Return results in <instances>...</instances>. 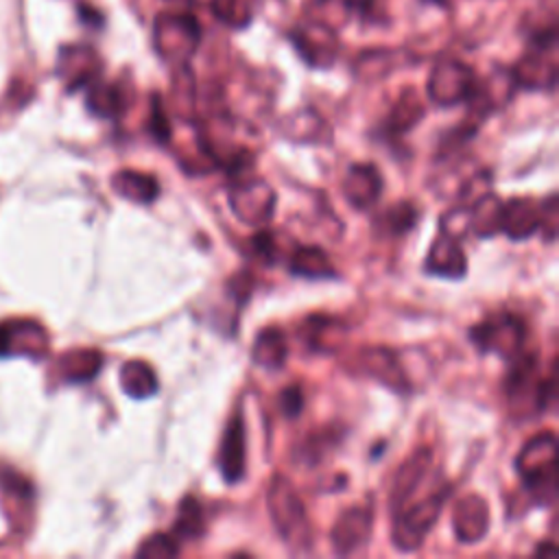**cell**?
<instances>
[{
    "label": "cell",
    "mask_w": 559,
    "mask_h": 559,
    "mask_svg": "<svg viewBox=\"0 0 559 559\" xmlns=\"http://www.w3.org/2000/svg\"><path fill=\"white\" fill-rule=\"evenodd\" d=\"M524 489L542 504H552L557 493V439L552 430L535 435L515 459Z\"/></svg>",
    "instance_id": "1"
},
{
    "label": "cell",
    "mask_w": 559,
    "mask_h": 559,
    "mask_svg": "<svg viewBox=\"0 0 559 559\" xmlns=\"http://www.w3.org/2000/svg\"><path fill=\"white\" fill-rule=\"evenodd\" d=\"M266 504L271 520L277 533L284 537V542L290 544L293 548H306L310 544L312 531L308 524L306 509L288 478L280 474L273 476L266 493Z\"/></svg>",
    "instance_id": "2"
},
{
    "label": "cell",
    "mask_w": 559,
    "mask_h": 559,
    "mask_svg": "<svg viewBox=\"0 0 559 559\" xmlns=\"http://www.w3.org/2000/svg\"><path fill=\"white\" fill-rule=\"evenodd\" d=\"M201 41V26L190 13H159L153 26L157 55L170 63H186Z\"/></svg>",
    "instance_id": "3"
},
{
    "label": "cell",
    "mask_w": 559,
    "mask_h": 559,
    "mask_svg": "<svg viewBox=\"0 0 559 559\" xmlns=\"http://www.w3.org/2000/svg\"><path fill=\"white\" fill-rule=\"evenodd\" d=\"M524 323L513 314H498L469 330V338L480 352H493L502 358H515L524 347Z\"/></svg>",
    "instance_id": "4"
},
{
    "label": "cell",
    "mask_w": 559,
    "mask_h": 559,
    "mask_svg": "<svg viewBox=\"0 0 559 559\" xmlns=\"http://www.w3.org/2000/svg\"><path fill=\"white\" fill-rule=\"evenodd\" d=\"M448 496V489L441 493H430L428 498H424L421 502H417L415 507L404 509L393 526V544L400 550H415L417 546H421L424 537L430 533L432 524L437 522L439 513H441V504Z\"/></svg>",
    "instance_id": "5"
},
{
    "label": "cell",
    "mask_w": 559,
    "mask_h": 559,
    "mask_svg": "<svg viewBox=\"0 0 559 559\" xmlns=\"http://www.w3.org/2000/svg\"><path fill=\"white\" fill-rule=\"evenodd\" d=\"M474 90L476 81L472 68L456 59L437 63L428 79V96L441 107H452L456 103L469 100Z\"/></svg>",
    "instance_id": "6"
},
{
    "label": "cell",
    "mask_w": 559,
    "mask_h": 559,
    "mask_svg": "<svg viewBox=\"0 0 559 559\" xmlns=\"http://www.w3.org/2000/svg\"><path fill=\"white\" fill-rule=\"evenodd\" d=\"M299 57L312 68H328L336 61L338 39L336 33L319 22L299 24L288 33Z\"/></svg>",
    "instance_id": "7"
},
{
    "label": "cell",
    "mask_w": 559,
    "mask_h": 559,
    "mask_svg": "<svg viewBox=\"0 0 559 559\" xmlns=\"http://www.w3.org/2000/svg\"><path fill=\"white\" fill-rule=\"evenodd\" d=\"M48 352L46 330L31 319H9L0 323V356L41 358Z\"/></svg>",
    "instance_id": "8"
},
{
    "label": "cell",
    "mask_w": 559,
    "mask_h": 559,
    "mask_svg": "<svg viewBox=\"0 0 559 559\" xmlns=\"http://www.w3.org/2000/svg\"><path fill=\"white\" fill-rule=\"evenodd\" d=\"M100 57L92 46L85 44H70L61 46L59 61H57V74L63 79L68 92L87 87L100 76Z\"/></svg>",
    "instance_id": "9"
},
{
    "label": "cell",
    "mask_w": 559,
    "mask_h": 559,
    "mask_svg": "<svg viewBox=\"0 0 559 559\" xmlns=\"http://www.w3.org/2000/svg\"><path fill=\"white\" fill-rule=\"evenodd\" d=\"M273 203H275L273 190L269 188V183H264L260 179L240 183L229 194V205H231L234 214L240 221L251 223V225H260V223L269 221L273 214Z\"/></svg>",
    "instance_id": "10"
},
{
    "label": "cell",
    "mask_w": 559,
    "mask_h": 559,
    "mask_svg": "<svg viewBox=\"0 0 559 559\" xmlns=\"http://www.w3.org/2000/svg\"><path fill=\"white\" fill-rule=\"evenodd\" d=\"M373 528V509L371 507H352L343 511L332 528V546L338 555L358 550L371 535Z\"/></svg>",
    "instance_id": "11"
},
{
    "label": "cell",
    "mask_w": 559,
    "mask_h": 559,
    "mask_svg": "<svg viewBox=\"0 0 559 559\" xmlns=\"http://www.w3.org/2000/svg\"><path fill=\"white\" fill-rule=\"evenodd\" d=\"M511 79L524 90H552L557 81V63L552 50H533L524 55L513 68Z\"/></svg>",
    "instance_id": "12"
},
{
    "label": "cell",
    "mask_w": 559,
    "mask_h": 559,
    "mask_svg": "<svg viewBox=\"0 0 559 559\" xmlns=\"http://www.w3.org/2000/svg\"><path fill=\"white\" fill-rule=\"evenodd\" d=\"M452 522H454V535L459 542L474 544V542L483 539L487 533V526H489L487 502L476 493L463 496L454 504Z\"/></svg>",
    "instance_id": "13"
},
{
    "label": "cell",
    "mask_w": 559,
    "mask_h": 559,
    "mask_svg": "<svg viewBox=\"0 0 559 559\" xmlns=\"http://www.w3.org/2000/svg\"><path fill=\"white\" fill-rule=\"evenodd\" d=\"M343 192L345 199L356 210L371 207L382 192V177L373 164H354L349 166L345 179H343Z\"/></svg>",
    "instance_id": "14"
},
{
    "label": "cell",
    "mask_w": 559,
    "mask_h": 559,
    "mask_svg": "<svg viewBox=\"0 0 559 559\" xmlns=\"http://www.w3.org/2000/svg\"><path fill=\"white\" fill-rule=\"evenodd\" d=\"M539 229V205L533 199H509L500 207V231L513 240L533 236Z\"/></svg>",
    "instance_id": "15"
},
{
    "label": "cell",
    "mask_w": 559,
    "mask_h": 559,
    "mask_svg": "<svg viewBox=\"0 0 559 559\" xmlns=\"http://www.w3.org/2000/svg\"><path fill=\"white\" fill-rule=\"evenodd\" d=\"M426 269L439 277H450V280L463 277L467 271V262H465V253L459 245V238L441 234L428 251Z\"/></svg>",
    "instance_id": "16"
},
{
    "label": "cell",
    "mask_w": 559,
    "mask_h": 559,
    "mask_svg": "<svg viewBox=\"0 0 559 559\" xmlns=\"http://www.w3.org/2000/svg\"><path fill=\"white\" fill-rule=\"evenodd\" d=\"M218 465L223 478L227 483H236L242 478L245 472V426L242 419L236 415L225 428L223 443L218 450Z\"/></svg>",
    "instance_id": "17"
},
{
    "label": "cell",
    "mask_w": 559,
    "mask_h": 559,
    "mask_svg": "<svg viewBox=\"0 0 559 559\" xmlns=\"http://www.w3.org/2000/svg\"><path fill=\"white\" fill-rule=\"evenodd\" d=\"M85 105L98 118H107V120L120 118L122 111L127 109V94L122 83H107L96 79L94 83L87 85Z\"/></svg>",
    "instance_id": "18"
},
{
    "label": "cell",
    "mask_w": 559,
    "mask_h": 559,
    "mask_svg": "<svg viewBox=\"0 0 559 559\" xmlns=\"http://www.w3.org/2000/svg\"><path fill=\"white\" fill-rule=\"evenodd\" d=\"M432 454L428 448L417 450L397 472L395 483H393V491H391V504L395 511L402 509V504L413 496V491L417 489V485L421 483L426 469L430 467Z\"/></svg>",
    "instance_id": "19"
},
{
    "label": "cell",
    "mask_w": 559,
    "mask_h": 559,
    "mask_svg": "<svg viewBox=\"0 0 559 559\" xmlns=\"http://www.w3.org/2000/svg\"><path fill=\"white\" fill-rule=\"evenodd\" d=\"M304 338H306V345L312 349V352H323V354H330L334 352L336 347H341V343L345 341V325L336 319H328V317H310L306 321V328H304Z\"/></svg>",
    "instance_id": "20"
},
{
    "label": "cell",
    "mask_w": 559,
    "mask_h": 559,
    "mask_svg": "<svg viewBox=\"0 0 559 559\" xmlns=\"http://www.w3.org/2000/svg\"><path fill=\"white\" fill-rule=\"evenodd\" d=\"M111 186L120 197L133 203H151L159 194L157 179L138 170H118L111 179Z\"/></svg>",
    "instance_id": "21"
},
{
    "label": "cell",
    "mask_w": 559,
    "mask_h": 559,
    "mask_svg": "<svg viewBox=\"0 0 559 559\" xmlns=\"http://www.w3.org/2000/svg\"><path fill=\"white\" fill-rule=\"evenodd\" d=\"M103 365V354L98 349H74L59 358V373L66 382H87Z\"/></svg>",
    "instance_id": "22"
},
{
    "label": "cell",
    "mask_w": 559,
    "mask_h": 559,
    "mask_svg": "<svg viewBox=\"0 0 559 559\" xmlns=\"http://www.w3.org/2000/svg\"><path fill=\"white\" fill-rule=\"evenodd\" d=\"M362 367L369 376L378 378L380 382H384L386 386L402 391L406 389V380L404 373L400 371L395 356L389 349H371L362 354Z\"/></svg>",
    "instance_id": "23"
},
{
    "label": "cell",
    "mask_w": 559,
    "mask_h": 559,
    "mask_svg": "<svg viewBox=\"0 0 559 559\" xmlns=\"http://www.w3.org/2000/svg\"><path fill=\"white\" fill-rule=\"evenodd\" d=\"M290 273L299 277H332L334 269L330 258L319 247H297L290 255Z\"/></svg>",
    "instance_id": "24"
},
{
    "label": "cell",
    "mask_w": 559,
    "mask_h": 559,
    "mask_svg": "<svg viewBox=\"0 0 559 559\" xmlns=\"http://www.w3.org/2000/svg\"><path fill=\"white\" fill-rule=\"evenodd\" d=\"M288 347L282 330H262L253 343V360L266 369H280L286 362Z\"/></svg>",
    "instance_id": "25"
},
{
    "label": "cell",
    "mask_w": 559,
    "mask_h": 559,
    "mask_svg": "<svg viewBox=\"0 0 559 559\" xmlns=\"http://www.w3.org/2000/svg\"><path fill=\"white\" fill-rule=\"evenodd\" d=\"M120 384L127 395L144 400L157 391V376L146 362L131 360L120 369Z\"/></svg>",
    "instance_id": "26"
},
{
    "label": "cell",
    "mask_w": 559,
    "mask_h": 559,
    "mask_svg": "<svg viewBox=\"0 0 559 559\" xmlns=\"http://www.w3.org/2000/svg\"><path fill=\"white\" fill-rule=\"evenodd\" d=\"M262 0H212L210 9L229 28H247L258 15Z\"/></svg>",
    "instance_id": "27"
},
{
    "label": "cell",
    "mask_w": 559,
    "mask_h": 559,
    "mask_svg": "<svg viewBox=\"0 0 559 559\" xmlns=\"http://www.w3.org/2000/svg\"><path fill=\"white\" fill-rule=\"evenodd\" d=\"M205 533V515H203V507L201 502L194 498V496H186L181 502H179V509H177V518H175V524H173V535L177 539L181 537H201Z\"/></svg>",
    "instance_id": "28"
},
{
    "label": "cell",
    "mask_w": 559,
    "mask_h": 559,
    "mask_svg": "<svg viewBox=\"0 0 559 559\" xmlns=\"http://www.w3.org/2000/svg\"><path fill=\"white\" fill-rule=\"evenodd\" d=\"M424 116V105L417 98L415 90H406L400 100L395 103V107L389 114V129L395 133H404L411 127H415V122Z\"/></svg>",
    "instance_id": "29"
},
{
    "label": "cell",
    "mask_w": 559,
    "mask_h": 559,
    "mask_svg": "<svg viewBox=\"0 0 559 559\" xmlns=\"http://www.w3.org/2000/svg\"><path fill=\"white\" fill-rule=\"evenodd\" d=\"M417 218H419V210H417L411 201H402V203L391 205V207L382 214L380 223H382V227H386L389 234L400 236V234L411 231V229L415 227Z\"/></svg>",
    "instance_id": "30"
},
{
    "label": "cell",
    "mask_w": 559,
    "mask_h": 559,
    "mask_svg": "<svg viewBox=\"0 0 559 559\" xmlns=\"http://www.w3.org/2000/svg\"><path fill=\"white\" fill-rule=\"evenodd\" d=\"M138 557L146 559H164L179 555V539L170 533H155L142 542V546L135 552Z\"/></svg>",
    "instance_id": "31"
},
{
    "label": "cell",
    "mask_w": 559,
    "mask_h": 559,
    "mask_svg": "<svg viewBox=\"0 0 559 559\" xmlns=\"http://www.w3.org/2000/svg\"><path fill=\"white\" fill-rule=\"evenodd\" d=\"M148 129L153 133L155 140L159 142H166L170 138V124H168V118H166V111H164V103L159 98V94H153L151 96V118H148Z\"/></svg>",
    "instance_id": "32"
},
{
    "label": "cell",
    "mask_w": 559,
    "mask_h": 559,
    "mask_svg": "<svg viewBox=\"0 0 559 559\" xmlns=\"http://www.w3.org/2000/svg\"><path fill=\"white\" fill-rule=\"evenodd\" d=\"M280 408L286 417H297L304 408V393L299 386H288L280 393Z\"/></svg>",
    "instance_id": "33"
},
{
    "label": "cell",
    "mask_w": 559,
    "mask_h": 559,
    "mask_svg": "<svg viewBox=\"0 0 559 559\" xmlns=\"http://www.w3.org/2000/svg\"><path fill=\"white\" fill-rule=\"evenodd\" d=\"M251 245H253L255 253H258L266 264H271V262L275 260V238H273L271 231L260 229V231L251 238Z\"/></svg>",
    "instance_id": "34"
},
{
    "label": "cell",
    "mask_w": 559,
    "mask_h": 559,
    "mask_svg": "<svg viewBox=\"0 0 559 559\" xmlns=\"http://www.w3.org/2000/svg\"><path fill=\"white\" fill-rule=\"evenodd\" d=\"M79 15H81V20H83L85 24H90V26H94V28H100V24H103V15H100L96 9H92V7L81 4V7H79Z\"/></svg>",
    "instance_id": "35"
},
{
    "label": "cell",
    "mask_w": 559,
    "mask_h": 559,
    "mask_svg": "<svg viewBox=\"0 0 559 559\" xmlns=\"http://www.w3.org/2000/svg\"><path fill=\"white\" fill-rule=\"evenodd\" d=\"M535 555H550V557H555V555H557V548H555V544H548V546L539 544V546L535 548Z\"/></svg>",
    "instance_id": "36"
}]
</instances>
